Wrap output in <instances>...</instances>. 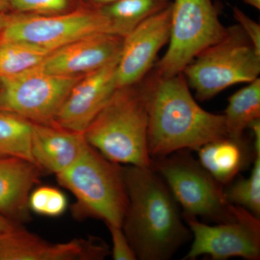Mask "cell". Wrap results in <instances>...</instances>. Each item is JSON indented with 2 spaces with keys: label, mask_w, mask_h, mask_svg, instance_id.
<instances>
[{
  "label": "cell",
  "mask_w": 260,
  "mask_h": 260,
  "mask_svg": "<svg viewBox=\"0 0 260 260\" xmlns=\"http://www.w3.org/2000/svg\"><path fill=\"white\" fill-rule=\"evenodd\" d=\"M128 207L123 232L140 260L170 259L190 240L178 203L152 167L124 165Z\"/></svg>",
  "instance_id": "cell-1"
},
{
  "label": "cell",
  "mask_w": 260,
  "mask_h": 260,
  "mask_svg": "<svg viewBox=\"0 0 260 260\" xmlns=\"http://www.w3.org/2000/svg\"><path fill=\"white\" fill-rule=\"evenodd\" d=\"M149 89L148 148L153 159L184 149L198 150L227 137L223 114L200 107L183 73L147 75Z\"/></svg>",
  "instance_id": "cell-2"
},
{
  "label": "cell",
  "mask_w": 260,
  "mask_h": 260,
  "mask_svg": "<svg viewBox=\"0 0 260 260\" xmlns=\"http://www.w3.org/2000/svg\"><path fill=\"white\" fill-rule=\"evenodd\" d=\"M116 89L84 132L90 146L120 165L151 167L148 148L149 89L146 78Z\"/></svg>",
  "instance_id": "cell-3"
},
{
  "label": "cell",
  "mask_w": 260,
  "mask_h": 260,
  "mask_svg": "<svg viewBox=\"0 0 260 260\" xmlns=\"http://www.w3.org/2000/svg\"><path fill=\"white\" fill-rule=\"evenodd\" d=\"M56 177L74 195L72 211L75 218L99 219L107 225L122 226L128 196L120 164L88 144L80 158Z\"/></svg>",
  "instance_id": "cell-4"
},
{
  "label": "cell",
  "mask_w": 260,
  "mask_h": 260,
  "mask_svg": "<svg viewBox=\"0 0 260 260\" xmlns=\"http://www.w3.org/2000/svg\"><path fill=\"white\" fill-rule=\"evenodd\" d=\"M182 73L197 99L205 102L232 85L257 79L260 54L242 28L233 25L221 41L200 53Z\"/></svg>",
  "instance_id": "cell-5"
},
{
  "label": "cell",
  "mask_w": 260,
  "mask_h": 260,
  "mask_svg": "<svg viewBox=\"0 0 260 260\" xmlns=\"http://www.w3.org/2000/svg\"><path fill=\"white\" fill-rule=\"evenodd\" d=\"M151 167L182 207L183 215L217 223L230 221L235 217L234 205L225 199L223 185L189 154L179 150L153 159Z\"/></svg>",
  "instance_id": "cell-6"
},
{
  "label": "cell",
  "mask_w": 260,
  "mask_h": 260,
  "mask_svg": "<svg viewBox=\"0 0 260 260\" xmlns=\"http://www.w3.org/2000/svg\"><path fill=\"white\" fill-rule=\"evenodd\" d=\"M212 0H172L169 45L154 73L161 78L182 73L196 56L226 35Z\"/></svg>",
  "instance_id": "cell-7"
},
{
  "label": "cell",
  "mask_w": 260,
  "mask_h": 260,
  "mask_svg": "<svg viewBox=\"0 0 260 260\" xmlns=\"http://www.w3.org/2000/svg\"><path fill=\"white\" fill-rule=\"evenodd\" d=\"M99 34H114L102 8L68 14L6 15L2 43H27L52 51Z\"/></svg>",
  "instance_id": "cell-8"
},
{
  "label": "cell",
  "mask_w": 260,
  "mask_h": 260,
  "mask_svg": "<svg viewBox=\"0 0 260 260\" xmlns=\"http://www.w3.org/2000/svg\"><path fill=\"white\" fill-rule=\"evenodd\" d=\"M2 78L0 111L34 123L51 124L80 77L49 74L37 66Z\"/></svg>",
  "instance_id": "cell-9"
},
{
  "label": "cell",
  "mask_w": 260,
  "mask_h": 260,
  "mask_svg": "<svg viewBox=\"0 0 260 260\" xmlns=\"http://www.w3.org/2000/svg\"><path fill=\"white\" fill-rule=\"evenodd\" d=\"M235 217L215 225L201 223L198 218L183 215L191 231L193 242L184 259L208 254L213 260L232 257L257 260L260 257V220L242 207L234 205Z\"/></svg>",
  "instance_id": "cell-10"
},
{
  "label": "cell",
  "mask_w": 260,
  "mask_h": 260,
  "mask_svg": "<svg viewBox=\"0 0 260 260\" xmlns=\"http://www.w3.org/2000/svg\"><path fill=\"white\" fill-rule=\"evenodd\" d=\"M171 14L172 3L123 38L117 64V88L139 83L151 71L158 51L169 42Z\"/></svg>",
  "instance_id": "cell-11"
},
{
  "label": "cell",
  "mask_w": 260,
  "mask_h": 260,
  "mask_svg": "<svg viewBox=\"0 0 260 260\" xmlns=\"http://www.w3.org/2000/svg\"><path fill=\"white\" fill-rule=\"evenodd\" d=\"M119 59L84 75L75 84L53 123L84 133L117 89Z\"/></svg>",
  "instance_id": "cell-12"
},
{
  "label": "cell",
  "mask_w": 260,
  "mask_h": 260,
  "mask_svg": "<svg viewBox=\"0 0 260 260\" xmlns=\"http://www.w3.org/2000/svg\"><path fill=\"white\" fill-rule=\"evenodd\" d=\"M109 254L96 237L51 243L20 226L0 234V260H102Z\"/></svg>",
  "instance_id": "cell-13"
},
{
  "label": "cell",
  "mask_w": 260,
  "mask_h": 260,
  "mask_svg": "<svg viewBox=\"0 0 260 260\" xmlns=\"http://www.w3.org/2000/svg\"><path fill=\"white\" fill-rule=\"evenodd\" d=\"M122 44L119 36L95 34L51 51L39 67L49 74L85 75L119 59Z\"/></svg>",
  "instance_id": "cell-14"
},
{
  "label": "cell",
  "mask_w": 260,
  "mask_h": 260,
  "mask_svg": "<svg viewBox=\"0 0 260 260\" xmlns=\"http://www.w3.org/2000/svg\"><path fill=\"white\" fill-rule=\"evenodd\" d=\"M88 144L83 133L64 129L54 123L32 122V161L43 172L56 175L64 172L80 158Z\"/></svg>",
  "instance_id": "cell-15"
},
{
  "label": "cell",
  "mask_w": 260,
  "mask_h": 260,
  "mask_svg": "<svg viewBox=\"0 0 260 260\" xmlns=\"http://www.w3.org/2000/svg\"><path fill=\"white\" fill-rule=\"evenodd\" d=\"M43 173L30 160L0 156V214L17 224L29 221V196Z\"/></svg>",
  "instance_id": "cell-16"
},
{
  "label": "cell",
  "mask_w": 260,
  "mask_h": 260,
  "mask_svg": "<svg viewBox=\"0 0 260 260\" xmlns=\"http://www.w3.org/2000/svg\"><path fill=\"white\" fill-rule=\"evenodd\" d=\"M200 164L218 182L232 183L248 165L249 149L245 142L225 137L198 149Z\"/></svg>",
  "instance_id": "cell-17"
},
{
  "label": "cell",
  "mask_w": 260,
  "mask_h": 260,
  "mask_svg": "<svg viewBox=\"0 0 260 260\" xmlns=\"http://www.w3.org/2000/svg\"><path fill=\"white\" fill-rule=\"evenodd\" d=\"M223 115L227 137L242 139L244 130L260 119L259 78L229 98Z\"/></svg>",
  "instance_id": "cell-18"
},
{
  "label": "cell",
  "mask_w": 260,
  "mask_h": 260,
  "mask_svg": "<svg viewBox=\"0 0 260 260\" xmlns=\"http://www.w3.org/2000/svg\"><path fill=\"white\" fill-rule=\"evenodd\" d=\"M172 0H119L102 8L114 34L124 38L147 18L167 8Z\"/></svg>",
  "instance_id": "cell-19"
},
{
  "label": "cell",
  "mask_w": 260,
  "mask_h": 260,
  "mask_svg": "<svg viewBox=\"0 0 260 260\" xmlns=\"http://www.w3.org/2000/svg\"><path fill=\"white\" fill-rule=\"evenodd\" d=\"M31 121L13 113L0 111V156L32 161Z\"/></svg>",
  "instance_id": "cell-20"
},
{
  "label": "cell",
  "mask_w": 260,
  "mask_h": 260,
  "mask_svg": "<svg viewBox=\"0 0 260 260\" xmlns=\"http://www.w3.org/2000/svg\"><path fill=\"white\" fill-rule=\"evenodd\" d=\"M51 51L24 42L0 44V77L20 74L42 64Z\"/></svg>",
  "instance_id": "cell-21"
},
{
  "label": "cell",
  "mask_w": 260,
  "mask_h": 260,
  "mask_svg": "<svg viewBox=\"0 0 260 260\" xmlns=\"http://www.w3.org/2000/svg\"><path fill=\"white\" fill-rule=\"evenodd\" d=\"M225 199L232 205L242 207L253 215L260 216V155H255L249 177L239 179L224 189Z\"/></svg>",
  "instance_id": "cell-22"
},
{
  "label": "cell",
  "mask_w": 260,
  "mask_h": 260,
  "mask_svg": "<svg viewBox=\"0 0 260 260\" xmlns=\"http://www.w3.org/2000/svg\"><path fill=\"white\" fill-rule=\"evenodd\" d=\"M68 0H11L10 7L21 13L47 15L63 11Z\"/></svg>",
  "instance_id": "cell-23"
},
{
  "label": "cell",
  "mask_w": 260,
  "mask_h": 260,
  "mask_svg": "<svg viewBox=\"0 0 260 260\" xmlns=\"http://www.w3.org/2000/svg\"><path fill=\"white\" fill-rule=\"evenodd\" d=\"M112 241V254L114 260H135L136 254L123 232L122 228L108 225Z\"/></svg>",
  "instance_id": "cell-24"
},
{
  "label": "cell",
  "mask_w": 260,
  "mask_h": 260,
  "mask_svg": "<svg viewBox=\"0 0 260 260\" xmlns=\"http://www.w3.org/2000/svg\"><path fill=\"white\" fill-rule=\"evenodd\" d=\"M233 15L239 26L252 43L256 51L260 54V25L246 15L237 7L233 8Z\"/></svg>",
  "instance_id": "cell-25"
},
{
  "label": "cell",
  "mask_w": 260,
  "mask_h": 260,
  "mask_svg": "<svg viewBox=\"0 0 260 260\" xmlns=\"http://www.w3.org/2000/svg\"><path fill=\"white\" fill-rule=\"evenodd\" d=\"M68 207V200L62 191L56 188L49 186L44 216L59 217L64 213Z\"/></svg>",
  "instance_id": "cell-26"
},
{
  "label": "cell",
  "mask_w": 260,
  "mask_h": 260,
  "mask_svg": "<svg viewBox=\"0 0 260 260\" xmlns=\"http://www.w3.org/2000/svg\"><path fill=\"white\" fill-rule=\"evenodd\" d=\"M248 128H250L254 136L253 149L254 155H260V119L252 121Z\"/></svg>",
  "instance_id": "cell-27"
},
{
  "label": "cell",
  "mask_w": 260,
  "mask_h": 260,
  "mask_svg": "<svg viewBox=\"0 0 260 260\" xmlns=\"http://www.w3.org/2000/svg\"><path fill=\"white\" fill-rule=\"evenodd\" d=\"M18 226H20L19 224L14 223L0 214V234L10 232Z\"/></svg>",
  "instance_id": "cell-28"
},
{
  "label": "cell",
  "mask_w": 260,
  "mask_h": 260,
  "mask_svg": "<svg viewBox=\"0 0 260 260\" xmlns=\"http://www.w3.org/2000/svg\"><path fill=\"white\" fill-rule=\"evenodd\" d=\"M5 21H6V15L0 13V44H2V38H3V31L4 29Z\"/></svg>",
  "instance_id": "cell-29"
},
{
  "label": "cell",
  "mask_w": 260,
  "mask_h": 260,
  "mask_svg": "<svg viewBox=\"0 0 260 260\" xmlns=\"http://www.w3.org/2000/svg\"><path fill=\"white\" fill-rule=\"evenodd\" d=\"M117 1H119V0H93L94 3L99 5L101 8H103V7L107 6V5L112 4V3Z\"/></svg>",
  "instance_id": "cell-30"
},
{
  "label": "cell",
  "mask_w": 260,
  "mask_h": 260,
  "mask_svg": "<svg viewBox=\"0 0 260 260\" xmlns=\"http://www.w3.org/2000/svg\"><path fill=\"white\" fill-rule=\"evenodd\" d=\"M11 0H0V13H3L10 7Z\"/></svg>",
  "instance_id": "cell-31"
},
{
  "label": "cell",
  "mask_w": 260,
  "mask_h": 260,
  "mask_svg": "<svg viewBox=\"0 0 260 260\" xmlns=\"http://www.w3.org/2000/svg\"><path fill=\"white\" fill-rule=\"evenodd\" d=\"M244 2L256 10L260 9V0H244Z\"/></svg>",
  "instance_id": "cell-32"
},
{
  "label": "cell",
  "mask_w": 260,
  "mask_h": 260,
  "mask_svg": "<svg viewBox=\"0 0 260 260\" xmlns=\"http://www.w3.org/2000/svg\"><path fill=\"white\" fill-rule=\"evenodd\" d=\"M1 85H2V78H1V77H0V88H1Z\"/></svg>",
  "instance_id": "cell-33"
}]
</instances>
